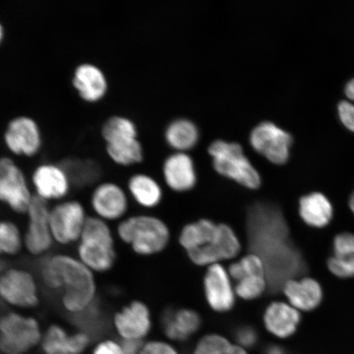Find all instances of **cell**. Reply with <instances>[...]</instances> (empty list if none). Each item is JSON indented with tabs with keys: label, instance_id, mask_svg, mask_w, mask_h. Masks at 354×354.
Returning a JSON list of instances; mask_svg holds the SVG:
<instances>
[{
	"label": "cell",
	"instance_id": "6da1fadb",
	"mask_svg": "<svg viewBox=\"0 0 354 354\" xmlns=\"http://www.w3.org/2000/svg\"><path fill=\"white\" fill-rule=\"evenodd\" d=\"M39 280L48 290L60 293L61 308L79 317L94 308L98 297L96 275L76 255L64 252L50 254L39 266Z\"/></svg>",
	"mask_w": 354,
	"mask_h": 354
},
{
	"label": "cell",
	"instance_id": "7a4b0ae2",
	"mask_svg": "<svg viewBox=\"0 0 354 354\" xmlns=\"http://www.w3.org/2000/svg\"><path fill=\"white\" fill-rule=\"evenodd\" d=\"M117 240L112 225L91 215L75 246V255L96 276L108 273L117 263Z\"/></svg>",
	"mask_w": 354,
	"mask_h": 354
},
{
	"label": "cell",
	"instance_id": "3957f363",
	"mask_svg": "<svg viewBox=\"0 0 354 354\" xmlns=\"http://www.w3.org/2000/svg\"><path fill=\"white\" fill-rule=\"evenodd\" d=\"M114 231L118 240L139 256L160 253L170 240L165 221L147 214L127 216L117 223Z\"/></svg>",
	"mask_w": 354,
	"mask_h": 354
},
{
	"label": "cell",
	"instance_id": "277c9868",
	"mask_svg": "<svg viewBox=\"0 0 354 354\" xmlns=\"http://www.w3.org/2000/svg\"><path fill=\"white\" fill-rule=\"evenodd\" d=\"M106 153L118 165L128 167L143 160V149L137 139L136 127L129 118L113 116L101 127Z\"/></svg>",
	"mask_w": 354,
	"mask_h": 354
},
{
	"label": "cell",
	"instance_id": "5b68a950",
	"mask_svg": "<svg viewBox=\"0 0 354 354\" xmlns=\"http://www.w3.org/2000/svg\"><path fill=\"white\" fill-rule=\"evenodd\" d=\"M43 333L37 317L10 310L0 316V353L26 354L41 344Z\"/></svg>",
	"mask_w": 354,
	"mask_h": 354
},
{
	"label": "cell",
	"instance_id": "8992f818",
	"mask_svg": "<svg viewBox=\"0 0 354 354\" xmlns=\"http://www.w3.org/2000/svg\"><path fill=\"white\" fill-rule=\"evenodd\" d=\"M41 282L30 270L11 267L0 272V301L11 310L24 312L41 302Z\"/></svg>",
	"mask_w": 354,
	"mask_h": 354
},
{
	"label": "cell",
	"instance_id": "52a82bcc",
	"mask_svg": "<svg viewBox=\"0 0 354 354\" xmlns=\"http://www.w3.org/2000/svg\"><path fill=\"white\" fill-rule=\"evenodd\" d=\"M209 153L216 171L250 189L260 187L261 176L236 143L216 140L210 145Z\"/></svg>",
	"mask_w": 354,
	"mask_h": 354
},
{
	"label": "cell",
	"instance_id": "ba28073f",
	"mask_svg": "<svg viewBox=\"0 0 354 354\" xmlns=\"http://www.w3.org/2000/svg\"><path fill=\"white\" fill-rule=\"evenodd\" d=\"M90 216L85 203L77 198H68L50 205L48 221L55 245L76 246Z\"/></svg>",
	"mask_w": 354,
	"mask_h": 354
},
{
	"label": "cell",
	"instance_id": "9c48e42d",
	"mask_svg": "<svg viewBox=\"0 0 354 354\" xmlns=\"http://www.w3.org/2000/svg\"><path fill=\"white\" fill-rule=\"evenodd\" d=\"M34 198L30 179L8 157H0V205L17 216H25Z\"/></svg>",
	"mask_w": 354,
	"mask_h": 354
},
{
	"label": "cell",
	"instance_id": "30bf717a",
	"mask_svg": "<svg viewBox=\"0 0 354 354\" xmlns=\"http://www.w3.org/2000/svg\"><path fill=\"white\" fill-rule=\"evenodd\" d=\"M50 210V203L34 196L24 216V250L34 258H46L55 246L48 221Z\"/></svg>",
	"mask_w": 354,
	"mask_h": 354
},
{
	"label": "cell",
	"instance_id": "8fae6325",
	"mask_svg": "<svg viewBox=\"0 0 354 354\" xmlns=\"http://www.w3.org/2000/svg\"><path fill=\"white\" fill-rule=\"evenodd\" d=\"M129 207V196L127 190L112 180L96 184L88 198L91 215L111 225L127 218Z\"/></svg>",
	"mask_w": 354,
	"mask_h": 354
},
{
	"label": "cell",
	"instance_id": "7c38bea8",
	"mask_svg": "<svg viewBox=\"0 0 354 354\" xmlns=\"http://www.w3.org/2000/svg\"><path fill=\"white\" fill-rule=\"evenodd\" d=\"M30 183L34 196L50 205L69 198L73 185L66 168L50 162L35 167Z\"/></svg>",
	"mask_w": 354,
	"mask_h": 354
},
{
	"label": "cell",
	"instance_id": "4fadbf2b",
	"mask_svg": "<svg viewBox=\"0 0 354 354\" xmlns=\"http://www.w3.org/2000/svg\"><path fill=\"white\" fill-rule=\"evenodd\" d=\"M113 328L120 340L144 342L152 329V316L147 304L133 300L113 314Z\"/></svg>",
	"mask_w": 354,
	"mask_h": 354
},
{
	"label": "cell",
	"instance_id": "5bb4252c",
	"mask_svg": "<svg viewBox=\"0 0 354 354\" xmlns=\"http://www.w3.org/2000/svg\"><path fill=\"white\" fill-rule=\"evenodd\" d=\"M255 151L274 165H284L290 156L292 136L275 124L265 122L256 127L250 135Z\"/></svg>",
	"mask_w": 354,
	"mask_h": 354
},
{
	"label": "cell",
	"instance_id": "9a60e30c",
	"mask_svg": "<svg viewBox=\"0 0 354 354\" xmlns=\"http://www.w3.org/2000/svg\"><path fill=\"white\" fill-rule=\"evenodd\" d=\"M3 140L8 149L17 156L33 157L41 148V131L32 118L19 116L8 122Z\"/></svg>",
	"mask_w": 354,
	"mask_h": 354
},
{
	"label": "cell",
	"instance_id": "2e32d148",
	"mask_svg": "<svg viewBox=\"0 0 354 354\" xmlns=\"http://www.w3.org/2000/svg\"><path fill=\"white\" fill-rule=\"evenodd\" d=\"M203 290L209 307L216 313H227L236 304V294L228 270L221 263L207 268Z\"/></svg>",
	"mask_w": 354,
	"mask_h": 354
},
{
	"label": "cell",
	"instance_id": "e0dca14e",
	"mask_svg": "<svg viewBox=\"0 0 354 354\" xmlns=\"http://www.w3.org/2000/svg\"><path fill=\"white\" fill-rule=\"evenodd\" d=\"M241 251V243L236 233L230 225L219 223L218 232L209 245L187 254L194 264L207 268L225 260L236 259Z\"/></svg>",
	"mask_w": 354,
	"mask_h": 354
},
{
	"label": "cell",
	"instance_id": "ac0fdd59",
	"mask_svg": "<svg viewBox=\"0 0 354 354\" xmlns=\"http://www.w3.org/2000/svg\"><path fill=\"white\" fill-rule=\"evenodd\" d=\"M91 344V335L87 331L70 333L64 326L54 323L44 331L39 346L44 354H82Z\"/></svg>",
	"mask_w": 354,
	"mask_h": 354
},
{
	"label": "cell",
	"instance_id": "d6986e66",
	"mask_svg": "<svg viewBox=\"0 0 354 354\" xmlns=\"http://www.w3.org/2000/svg\"><path fill=\"white\" fill-rule=\"evenodd\" d=\"M73 86L80 98L87 103H96L107 94L109 83L103 70L91 63L79 64L74 71Z\"/></svg>",
	"mask_w": 354,
	"mask_h": 354
},
{
	"label": "cell",
	"instance_id": "ffe728a7",
	"mask_svg": "<svg viewBox=\"0 0 354 354\" xmlns=\"http://www.w3.org/2000/svg\"><path fill=\"white\" fill-rule=\"evenodd\" d=\"M301 320L300 312L288 302L274 301L266 308L263 324L270 334L286 339L295 333Z\"/></svg>",
	"mask_w": 354,
	"mask_h": 354
},
{
	"label": "cell",
	"instance_id": "44dd1931",
	"mask_svg": "<svg viewBox=\"0 0 354 354\" xmlns=\"http://www.w3.org/2000/svg\"><path fill=\"white\" fill-rule=\"evenodd\" d=\"M287 302L299 311L309 312L319 306L322 300V286L313 278L290 279L283 286Z\"/></svg>",
	"mask_w": 354,
	"mask_h": 354
},
{
	"label": "cell",
	"instance_id": "7402d4cb",
	"mask_svg": "<svg viewBox=\"0 0 354 354\" xmlns=\"http://www.w3.org/2000/svg\"><path fill=\"white\" fill-rule=\"evenodd\" d=\"M166 183L176 192L192 189L197 176L192 158L185 153H177L168 158L163 166Z\"/></svg>",
	"mask_w": 354,
	"mask_h": 354
},
{
	"label": "cell",
	"instance_id": "603a6c76",
	"mask_svg": "<svg viewBox=\"0 0 354 354\" xmlns=\"http://www.w3.org/2000/svg\"><path fill=\"white\" fill-rule=\"evenodd\" d=\"M162 328L168 338L184 342L196 334L201 326V317L194 310H169L162 317Z\"/></svg>",
	"mask_w": 354,
	"mask_h": 354
},
{
	"label": "cell",
	"instance_id": "cb8c5ba5",
	"mask_svg": "<svg viewBox=\"0 0 354 354\" xmlns=\"http://www.w3.org/2000/svg\"><path fill=\"white\" fill-rule=\"evenodd\" d=\"M299 212L301 219L309 227L322 228L333 218V207L324 194L314 192L300 198Z\"/></svg>",
	"mask_w": 354,
	"mask_h": 354
},
{
	"label": "cell",
	"instance_id": "d4e9b609",
	"mask_svg": "<svg viewBox=\"0 0 354 354\" xmlns=\"http://www.w3.org/2000/svg\"><path fill=\"white\" fill-rule=\"evenodd\" d=\"M128 196L144 209H153L160 203L162 192L156 180L146 174L133 175L127 183Z\"/></svg>",
	"mask_w": 354,
	"mask_h": 354
},
{
	"label": "cell",
	"instance_id": "484cf974",
	"mask_svg": "<svg viewBox=\"0 0 354 354\" xmlns=\"http://www.w3.org/2000/svg\"><path fill=\"white\" fill-rule=\"evenodd\" d=\"M218 225L210 219H201L185 225L180 234V245L187 254L201 250L215 237Z\"/></svg>",
	"mask_w": 354,
	"mask_h": 354
},
{
	"label": "cell",
	"instance_id": "4316f807",
	"mask_svg": "<svg viewBox=\"0 0 354 354\" xmlns=\"http://www.w3.org/2000/svg\"><path fill=\"white\" fill-rule=\"evenodd\" d=\"M24 250V230L10 218H0V257L13 258Z\"/></svg>",
	"mask_w": 354,
	"mask_h": 354
},
{
	"label": "cell",
	"instance_id": "83f0119b",
	"mask_svg": "<svg viewBox=\"0 0 354 354\" xmlns=\"http://www.w3.org/2000/svg\"><path fill=\"white\" fill-rule=\"evenodd\" d=\"M166 139L172 148L184 151L194 147L198 139V131L194 124L188 120H177L168 127Z\"/></svg>",
	"mask_w": 354,
	"mask_h": 354
},
{
	"label": "cell",
	"instance_id": "f1b7e54d",
	"mask_svg": "<svg viewBox=\"0 0 354 354\" xmlns=\"http://www.w3.org/2000/svg\"><path fill=\"white\" fill-rule=\"evenodd\" d=\"M194 354H248L245 348L230 342L224 336L209 334L199 340Z\"/></svg>",
	"mask_w": 354,
	"mask_h": 354
},
{
	"label": "cell",
	"instance_id": "f546056e",
	"mask_svg": "<svg viewBox=\"0 0 354 354\" xmlns=\"http://www.w3.org/2000/svg\"><path fill=\"white\" fill-rule=\"evenodd\" d=\"M228 272L232 281L236 282L241 279L251 275H267V266L262 256L249 254L242 257L229 266Z\"/></svg>",
	"mask_w": 354,
	"mask_h": 354
},
{
	"label": "cell",
	"instance_id": "4dcf8cb0",
	"mask_svg": "<svg viewBox=\"0 0 354 354\" xmlns=\"http://www.w3.org/2000/svg\"><path fill=\"white\" fill-rule=\"evenodd\" d=\"M267 275H251L236 281L234 290L237 297L250 301L261 297L267 290Z\"/></svg>",
	"mask_w": 354,
	"mask_h": 354
},
{
	"label": "cell",
	"instance_id": "1f68e13d",
	"mask_svg": "<svg viewBox=\"0 0 354 354\" xmlns=\"http://www.w3.org/2000/svg\"><path fill=\"white\" fill-rule=\"evenodd\" d=\"M344 92L349 101L340 102L338 104V113L344 125L354 131V78L347 83Z\"/></svg>",
	"mask_w": 354,
	"mask_h": 354
},
{
	"label": "cell",
	"instance_id": "d6a6232c",
	"mask_svg": "<svg viewBox=\"0 0 354 354\" xmlns=\"http://www.w3.org/2000/svg\"><path fill=\"white\" fill-rule=\"evenodd\" d=\"M328 268L333 275L340 278L354 277V256L332 257L328 261Z\"/></svg>",
	"mask_w": 354,
	"mask_h": 354
},
{
	"label": "cell",
	"instance_id": "836d02e7",
	"mask_svg": "<svg viewBox=\"0 0 354 354\" xmlns=\"http://www.w3.org/2000/svg\"><path fill=\"white\" fill-rule=\"evenodd\" d=\"M335 255L354 256V234L342 233L336 236L334 240Z\"/></svg>",
	"mask_w": 354,
	"mask_h": 354
},
{
	"label": "cell",
	"instance_id": "e575fe53",
	"mask_svg": "<svg viewBox=\"0 0 354 354\" xmlns=\"http://www.w3.org/2000/svg\"><path fill=\"white\" fill-rule=\"evenodd\" d=\"M92 354H126L122 347L120 340L111 338L104 339L97 342L93 347Z\"/></svg>",
	"mask_w": 354,
	"mask_h": 354
},
{
	"label": "cell",
	"instance_id": "d590c367",
	"mask_svg": "<svg viewBox=\"0 0 354 354\" xmlns=\"http://www.w3.org/2000/svg\"><path fill=\"white\" fill-rule=\"evenodd\" d=\"M236 339L238 345L246 349L254 346L258 342V334L253 327L242 326L236 331Z\"/></svg>",
	"mask_w": 354,
	"mask_h": 354
},
{
	"label": "cell",
	"instance_id": "8d00e7d4",
	"mask_svg": "<svg viewBox=\"0 0 354 354\" xmlns=\"http://www.w3.org/2000/svg\"><path fill=\"white\" fill-rule=\"evenodd\" d=\"M139 354H178V353L169 344L159 342V340H152V342L144 343Z\"/></svg>",
	"mask_w": 354,
	"mask_h": 354
},
{
	"label": "cell",
	"instance_id": "74e56055",
	"mask_svg": "<svg viewBox=\"0 0 354 354\" xmlns=\"http://www.w3.org/2000/svg\"><path fill=\"white\" fill-rule=\"evenodd\" d=\"M120 342L126 354H139L145 343L144 342H136V340H120Z\"/></svg>",
	"mask_w": 354,
	"mask_h": 354
},
{
	"label": "cell",
	"instance_id": "f35d334b",
	"mask_svg": "<svg viewBox=\"0 0 354 354\" xmlns=\"http://www.w3.org/2000/svg\"><path fill=\"white\" fill-rule=\"evenodd\" d=\"M264 354H286V352L278 345H270L265 349Z\"/></svg>",
	"mask_w": 354,
	"mask_h": 354
},
{
	"label": "cell",
	"instance_id": "ab89813d",
	"mask_svg": "<svg viewBox=\"0 0 354 354\" xmlns=\"http://www.w3.org/2000/svg\"><path fill=\"white\" fill-rule=\"evenodd\" d=\"M349 207H351V209L354 214V192L351 197V199H349Z\"/></svg>",
	"mask_w": 354,
	"mask_h": 354
},
{
	"label": "cell",
	"instance_id": "60d3db41",
	"mask_svg": "<svg viewBox=\"0 0 354 354\" xmlns=\"http://www.w3.org/2000/svg\"><path fill=\"white\" fill-rule=\"evenodd\" d=\"M3 35H4L3 26L1 24V22H0V44H1L3 41Z\"/></svg>",
	"mask_w": 354,
	"mask_h": 354
}]
</instances>
